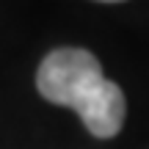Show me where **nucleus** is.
<instances>
[{
	"instance_id": "2",
	"label": "nucleus",
	"mask_w": 149,
	"mask_h": 149,
	"mask_svg": "<svg viewBox=\"0 0 149 149\" xmlns=\"http://www.w3.org/2000/svg\"><path fill=\"white\" fill-rule=\"evenodd\" d=\"M124 113H127V102H124L122 88L105 77L100 88L83 102L77 116L83 119L86 130L94 138H113L124 124Z\"/></svg>"
},
{
	"instance_id": "3",
	"label": "nucleus",
	"mask_w": 149,
	"mask_h": 149,
	"mask_svg": "<svg viewBox=\"0 0 149 149\" xmlns=\"http://www.w3.org/2000/svg\"><path fill=\"white\" fill-rule=\"evenodd\" d=\"M102 3H119V0H102Z\"/></svg>"
},
{
	"instance_id": "1",
	"label": "nucleus",
	"mask_w": 149,
	"mask_h": 149,
	"mask_svg": "<svg viewBox=\"0 0 149 149\" xmlns=\"http://www.w3.org/2000/svg\"><path fill=\"white\" fill-rule=\"evenodd\" d=\"M102 80V64L94 53L83 47H61L42 61L36 72V88L47 102L72 108L77 113Z\"/></svg>"
}]
</instances>
